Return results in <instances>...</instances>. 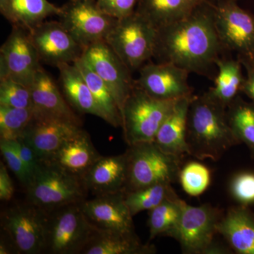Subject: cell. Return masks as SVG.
<instances>
[{
	"mask_svg": "<svg viewBox=\"0 0 254 254\" xmlns=\"http://www.w3.org/2000/svg\"><path fill=\"white\" fill-rule=\"evenodd\" d=\"M208 0L186 17L158 29L154 56L190 73L206 75L223 50Z\"/></svg>",
	"mask_w": 254,
	"mask_h": 254,
	"instance_id": "6da1fadb",
	"label": "cell"
},
{
	"mask_svg": "<svg viewBox=\"0 0 254 254\" xmlns=\"http://www.w3.org/2000/svg\"><path fill=\"white\" fill-rule=\"evenodd\" d=\"M190 155L218 161L232 147L240 144L227 119V108L208 93L192 96L187 119Z\"/></svg>",
	"mask_w": 254,
	"mask_h": 254,
	"instance_id": "7a4b0ae2",
	"label": "cell"
},
{
	"mask_svg": "<svg viewBox=\"0 0 254 254\" xmlns=\"http://www.w3.org/2000/svg\"><path fill=\"white\" fill-rule=\"evenodd\" d=\"M126 190L130 191L179 180L182 159L165 153L154 141L128 145Z\"/></svg>",
	"mask_w": 254,
	"mask_h": 254,
	"instance_id": "3957f363",
	"label": "cell"
},
{
	"mask_svg": "<svg viewBox=\"0 0 254 254\" xmlns=\"http://www.w3.org/2000/svg\"><path fill=\"white\" fill-rule=\"evenodd\" d=\"M157 35V28L136 11L117 20L105 41L132 72L154 56Z\"/></svg>",
	"mask_w": 254,
	"mask_h": 254,
	"instance_id": "277c9868",
	"label": "cell"
},
{
	"mask_svg": "<svg viewBox=\"0 0 254 254\" xmlns=\"http://www.w3.org/2000/svg\"><path fill=\"white\" fill-rule=\"evenodd\" d=\"M26 190L27 201L47 213L64 205L81 203L88 192L81 179L48 162L42 163Z\"/></svg>",
	"mask_w": 254,
	"mask_h": 254,
	"instance_id": "5b68a950",
	"label": "cell"
},
{
	"mask_svg": "<svg viewBox=\"0 0 254 254\" xmlns=\"http://www.w3.org/2000/svg\"><path fill=\"white\" fill-rule=\"evenodd\" d=\"M96 230L81 203L54 209L48 212L44 253L81 254Z\"/></svg>",
	"mask_w": 254,
	"mask_h": 254,
	"instance_id": "8992f818",
	"label": "cell"
},
{
	"mask_svg": "<svg viewBox=\"0 0 254 254\" xmlns=\"http://www.w3.org/2000/svg\"><path fill=\"white\" fill-rule=\"evenodd\" d=\"M176 100L157 99L135 84L122 112V128L127 144L154 141Z\"/></svg>",
	"mask_w": 254,
	"mask_h": 254,
	"instance_id": "52a82bcc",
	"label": "cell"
},
{
	"mask_svg": "<svg viewBox=\"0 0 254 254\" xmlns=\"http://www.w3.org/2000/svg\"><path fill=\"white\" fill-rule=\"evenodd\" d=\"M48 213L26 200L6 209L1 216V229L13 252L44 253Z\"/></svg>",
	"mask_w": 254,
	"mask_h": 254,
	"instance_id": "ba28073f",
	"label": "cell"
},
{
	"mask_svg": "<svg viewBox=\"0 0 254 254\" xmlns=\"http://www.w3.org/2000/svg\"><path fill=\"white\" fill-rule=\"evenodd\" d=\"M220 209L210 204L192 206L185 202L176 239L185 254H223L215 243L219 222L223 216Z\"/></svg>",
	"mask_w": 254,
	"mask_h": 254,
	"instance_id": "9c48e42d",
	"label": "cell"
},
{
	"mask_svg": "<svg viewBox=\"0 0 254 254\" xmlns=\"http://www.w3.org/2000/svg\"><path fill=\"white\" fill-rule=\"evenodd\" d=\"M213 9L215 28L223 49L235 52L240 59L250 60L254 51L253 15L241 8L237 0H217Z\"/></svg>",
	"mask_w": 254,
	"mask_h": 254,
	"instance_id": "30bf717a",
	"label": "cell"
},
{
	"mask_svg": "<svg viewBox=\"0 0 254 254\" xmlns=\"http://www.w3.org/2000/svg\"><path fill=\"white\" fill-rule=\"evenodd\" d=\"M62 9L61 23L84 49L105 41L117 21L102 11L95 0H70Z\"/></svg>",
	"mask_w": 254,
	"mask_h": 254,
	"instance_id": "8fae6325",
	"label": "cell"
},
{
	"mask_svg": "<svg viewBox=\"0 0 254 254\" xmlns=\"http://www.w3.org/2000/svg\"><path fill=\"white\" fill-rule=\"evenodd\" d=\"M41 67L28 31L14 26L0 50V79L8 78L30 88Z\"/></svg>",
	"mask_w": 254,
	"mask_h": 254,
	"instance_id": "7c38bea8",
	"label": "cell"
},
{
	"mask_svg": "<svg viewBox=\"0 0 254 254\" xmlns=\"http://www.w3.org/2000/svg\"><path fill=\"white\" fill-rule=\"evenodd\" d=\"M82 56L108 87L122 115L125 102L135 85L131 71L105 41L87 47Z\"/></svg>",
	"mask_w": 254,
	"mask_h": 254,
	"instance_id": "4fadbf2b",
	"label": "cell"
},
{
	"mask_svg": "<svg viewBox=\"0 0 254 254\" xmlns=\"http://www.w3.org/2000/svg\"><path fill=\"white\" fill-rule=\"evenodd\" d=\"M28 33L40 61L46 64H73L84 52L61 21H43Z\"/></svg>",
	"mask_w": 254,
	"mask_h": 254,
	"instance_id": "5bb4252c",
	"label": "cell"
},
{
	"mask_svg": "<svg viewBox=\"0 0 254 254\" xmlns=\"http://www.w3.org/2000/svg\"><path fill=\"white\" fill-rule=\"evenodd\" d=\"M137 86L157 99L176 100L191 96L190 72L174 64L150 63L140 68Z\"/></svg>",
	"mask_w": 254,
	"mask_h": 254,
	"instance_id": "9a60e30c",
	"label": "cell"
},
{
	"mask_svg": "<svg viewBox=\"0 0 254 254\" xmlns=\"http://www.w3.org/2000/svg\"><path fill=\"white\" fill-rule=\"evenodd\" d=\"M125 191L97 195L81 202L82 210L96 228L136 235L133 215L127 206Z\"/></svg>",
	"mask_w": 254,
	"mask_h": 254,
	"instance_id": "2e32d148",
	"label": "cell"
},
{
	"mask_svg": "<svg viewBox=\"0 0 254 254\" xmlns=\"http://www.w3.org/2000/svg\"><path fill=\"white\" fill-rule=\"evenodd\" d=\"M81 128L68 122L34 111L33 120L22 138L31 145L41 163H46Z\"/></svg>",
	"mask_w": 254,
	"mask_h": 254,
	"instance_id": "e0dca14e",
	"label": "cell"
},
{
	"mask_svg": "<svg viewBox=\"0 0 254 254\" xmlns=\"http://www.w3.org/2000/svg\"><path fill=\"white\" fill-rule=\"evenodd\" d=\"M30 91L35 112L81 127V120L42 66L35 75Z\"/></svg>",
	"mask_w": 254,
	"mask_h": 254,
	"instance_id": "ac0fdd59",
	"label": "cell"
},
{
	"mask_svg": "<svg viewBox=\"0 0 254 254\" xmlns=\"http://www.w3.org/2000/svg\"><path fill=\"white\" fill-rule=\"evenodd\" d=\"M126 153L98 159L82 179L83 185L93 195L118 193L126 190Z\"/></svg>",
	"mask_w": 254,
	"mask_h": 254,
	"instance_id": "d6986e66",
	"label": "cell"
},
{
	"mask_svg": "<svg viewBox=\"0 0 254 254\" xmlns=\"http://www.w3.org/2000/svg\"><path fill=\"white\" fill-rule=\"evenodd\" d=\"M192 96L175 101L154 139L155 144L165 153L182 160L190 155L187 141V119Z\"/></svg>",
	"mask_w": 254,
	"mask_h": 254,
	"instance_id": "ffe728a7",
	"label": "cell"
},
{
	"mask_svg": "<svg viewBox=\"0 0 254 254\" xmlns=\"http://www.w3.org/2000/svg\"><path fill=\"white\" fill-rule=\"evenodd\" d=\"M100 157L88 133L81 128L62 145L48 162L82 180Z\"/></svg>",
	"mask_w": 254,
	"mask_h": 254,
	"instance_id": "44dd1931",
	"label": "cell"
},
{
	"mask_svg": "<svg viewBox=\"0 0 254 254\" xmlns=\"http://www.w3.org/2000/svg\"><path fill=\"white\" fill-rule=\"evenodd\" d=\"M218 230L235 253L254 254V213L248 206L229 209L219 222Z\"/></svg>",
	"mask_w": 254,
	"mask_h": 254,
	"instance_id": "7402d4cb",
	"label": "cell"
},
{
	"mask_svg": "<svg viewBox=\"0 0 254 254\" xmlns=\"http://www.w3.org/2000/svg\"><path fill=\"white\" fill-rule=\"evenodd\" d=\"M58 68L64 94L69 105L80 113L94 115L106 122V116L78 68L73 64H63Z\"/></svg>",
	"mask_w": 254,
	"mask_h": 254,
	"instance_id": "603a6c76",
	"label": "cell"
},
{
	"mask_svg": "<svg viewBox=\"0 0 254 254\" xmlns=\"http://www.w3.org/2000/svg\"><path fill=\"white\" fill-rule=\"evenodd\" d=\"M153 245H143L136 235L97 228L81 254H152Z\"/></svg>",
	"mask_w": 254,
	"mask_h": 254,
	"instance_id": "cb8c5ba5",
	"label": "cell"
},
{
	"mask_svg": "<svg viewBox=\"0 0 254 254\" xmlns=\"http://www.w3.org/2000/svg\"><path fill=\"white\" fill-rule=\"evenodd\" d=\"M206 0H141L137 11L157 30L186 17Z\"/></svg>",
	"mask_w": 254,
	"mask_h": 254,
	"instance_id": "d4e9b609",
	"label": "cell"
},
{
	"mask_svg": "<svg viewBox=\"0 0 254 254\" xmlns=\"http://www.w3.org/2000/svg\"><path fill=\"white\" fill-rule=\"evenodd\" d=\"M218 71L214 86L207 92L210 97L225 108L238 96L245 76L240 60L219 58L215 63Z\"/></svg>",
	"mask_w": 254,
	"mask_h": 254,
	"instance_id": "484cf974",
	"label": "cell"
},
{
	"mask_svg": "<svg viewBox=\"0 0 254 254\" xmlns=\"http://www.w3.org/2000/svg\"><path fill=\"white\" fill-rule=\"evenodd\" d=\"M79 70L102 111L106 116V122L118 128L122 127L121 113L109 88L102 78L93 71L83 58L73 63Z\"/></svg>",
	"mask_w": 254,
	"mask_h": 254,
	"instance_id": "4316f807",
	"label": "cell"
},
{
	"mask_svg": "<svg viewBox=\"0 0 254 254\" xmlns=\"http://www.w3.org/2000/svg\"><path fill=\"white\" fill-rule=\"evenodd\" d=\"M185 203V200L178 196L165 200L148 211L150 241L158 236L176 239Z\"/></svg>",
	"mask_w": 254,
	"mask_h": 254,
	"instance_id": "83f0119b",
	"label": "cell"
},
{
	"mask_svg": "<svg viewBox=\"0 0 254 254\" xmlns=\"http://www.w3.org/2000/svg\"><path fill=\"white\" fill-rule=\"evenodd\" d=\"M227 119L234 134L245 143L254 158V103L237 96L227 108Z\"/></svg>",
	"mask_w": 254,
	"mask_h": 254,
	"instance_id": "f1b7e54d",
	"label": "cell"
},
{
	"mask_svg": "<svg viewBox=\"0 0 254 254\" xmlns=\"http://www.w3.org/2000/svg\"><path fill=\"white\" fill-rule=\"evenodd\" d=\"M178 197L171 183H160L125 191L127 206L133 217L144 210H153L165 200Z\"/></svg>",
	"mask_w": 254,
	"mask_h": 254,
	"instance_id": "f546056e",
	"label": "cell"
},
{
	"mask_svg": "<svg viewBox=\"0 0 254 254\" xmlns=\"http://www.w3.org/2000/svg\"><path fill=\"white\" fill-rule=\"evenodd\" d=\"M15 25L30 31L41 24L46 18L53 15L60 16L63 9L52 4L48 0H13Z\"/></svg>",
	"mask_w": 254,
	"mask_h": 254,
	"instance_id": "4dcf8cb0",
	"label": "cell"
},
{
	"mask_svg": "<svg viewBox=\"0 0 254 254\" xmlns=\"http://www.w3.org/2000/svg\"><path fill=\"white\" fill-rule=\"evenodd\" d=\"M34 116V110L0 105V139L14 141L22 138Z\"/></svg>",
	"mask_w": 254,
	"mask_h": 254,
	"instance_id": "1f68e13d",
	"label": "cell"
},
{
	"mask_svg": "<svg viewBox=\"0 0 254 254\" xmlns=\"http://www.w3.org/2000/svg\"><path fill=\"white\" fill-rule=\"evenodd\" d=\"M210 179L209 169L198 162L187 163L179 175L182 188L190 196H198L205 191L210 185Z\"/></svg>",
	"mask_w": 254,
	"mask_h": 254,
	"instance_id": "d6a6232c",
	"label": "cell"
},
{
	"mask_svg": "<svg viewBox=\"0 0 254 254\" xmlns=\"http://www.w3.org/2000/svg\"><path fill=\"white\" fill-rule=\"evenodd\" d=\"M0 105L14 108H33L28 87L8 78L0 79Z\"/></svg>",
	"mask_w": 254,
	"mask_h": 254,
	"instance_id": "836d02e7",
	"label": "cell"
},
{
	"mask_svg": "<svg viewBox=\"0 0 254 254\" xmlns=\"http://www.w3.org/2000/svg\"><path fill=\"white\" fill-rule=\"evenodd\" d=\"M0 150L8 168L17 177L21 185L27 188L31 183V176L18 155L14 141L0 139Z\"/></svg>",
	"mask_w": 254,
	"mask_h": 254,
	"instance_id": "e575fe53",
	"label": "cell"
},
{
	"mask_svg": "<svg viewBox=\"0 0 254 254\" xmlns=\"http://www.w3.org/2000/svg\"><path fill=\"white\" fill-rule=\"evenodd\" d=\"M230 193L240 205L254 204V173L245 171L237 173L232 179Z\"/></svg>",
	"mask_w": 254,
	"mask_h": 254,
	"instance_id": "d590c367",
	"label": "cell"
},
{
	"mask_svg": "<svg viewBox=\"0 0 254 254\" xmlns=\"http://www.w3.org/2000/svg\"><path fill=\"white\" fill-rule=\"evenodd\" d=\"M137 0H95L105 14L115 19L120 20L134 12Z\"/></svg>",
	"mask_w": 254,
	"mask_h": 254,
	"instance_id": "8d00e7d4",
	"label": "cell"
},
{
	"mask_svg": "<svg viewBox=\"0 0 254 254\" xmlns=\"http://www.w3.org/2000/svg\"><path fill=\"white\" fill-rule=\"evenodd\" d=\"M14 141L18 155L31 175L32 180L33 175L41 168L42 165L41 160L37 156L36 153L31 148V145L28 144L23 138H18Z\"/></svg>",
	"mask_w": 254,
	"mask_h": 254,
	"instance_id": "74e56055",
	"label": "cell"
},
{
	"mask_svg": "<svg viewBox=\"0 0 254 254\" xmlns=\"http://www.w3.org/2000/svg\"><path fill=\"white\" fill-rule=\"evenodd\" d=\"M14 187L8 173L7 168L2 162L0 163V200L9 201L13 198Z\"/></svg>",
	"mask_w": 254,
	"mask_h": 254,
	"instance_id": "f35d334b",
	"label": "cell"
},
{
	"mask_svg": "<svg viewBox=\"0 0 254 254\" xmlns=\"http://www.w3.org/2000/svg\"><path fill=\"white\" fill-rule=\"evenodd\" d=\"M239 60L247 71V76L244 80L241 92H243L254 103V66L247 60Z\"/></svg>",
	"mask_w": 254,
	"mask_h": 254,
	"instance_id": "ab89813d",
	"label": "cell"
},
{
	"mask_svg": "<svg viewBox=\"0 0 254 254\" xmlns=\"http://www.w3.org/2000/svg\"><path fill=\"white\" fill-rule=\"evenodd\" d=\"M0 11L6 20L14 26L16 21L13 0H0Z\"/></svg>",
	"mask_w": 254,
	"mask_h": 254,
	"instance_id": "60d3db41",
	"label": "cell"
},
{
	"mask_svg": "<svg viewBox=\"0 0 254 254\" xmlns=\"http://www.w3.org/2000/svg\"><path fill=\"white\" fill-rule=\"evenodd\" d=\"M239 59H240V58H239ZM245 60H247V59H245ZM248 60V61H250V63H252V64L253 65V66H254V51L253 55H252V58H251L250 60Z\"/></svg>",
	"mask_w": 254,
	"mask_h": 254,
	"instance_id": "b9f144b4",
	"label": "cell"
}]
</instances>
